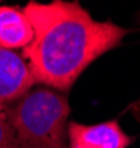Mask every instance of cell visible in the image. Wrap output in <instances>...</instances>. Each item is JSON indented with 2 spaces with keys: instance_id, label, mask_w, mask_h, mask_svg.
I'll return each mask as SVG.
<instances>
[{
  "instance_id": "6da1fadb",
  "label": "cell",
  "mask_w": 140,
  "mask_h": 148,
  "mask_svg": "<svg viewBox=\"0 0 140 148\" xmlns=\"http://www.w3.org/2000/svg\"><path fill=\"white\" fill-rule=\"evenodd\" d=\"M22 10L34 30L24 59L35 83L56 90L71 89L93 61L128 34L109 21H96L77 2H30Z\"/></svg>"
},
{
  "instance_id": "5b68a950",
  "label": "cell",
  "mask_w": 140,
  "mask_h": 148,
  "mask_svg": "<svg viewBox=\"0 0 140 148\" xmlns=\"http://www.w3.org/2000/svg\"><path fill=\"white\" fill-rule=\"evenodd\" d=\"M34 39V30L22 9L0 6V47L25 49Z\"/></svg>"
},
{
  "instance_id": "8992f818",
  "label": "cell",
  "mask_w": 140,
  "mask_h": 148,
  "mask_svg": "<svg viewBox=\"0 0 140 148\" xmlns=\"http://www.w3.org/2000/svg\"><path fill=\"white\" fill-rule=\"evenodd\" d=\"M0 148H18L15 135L12 132L5 107H0Z\"/></svg>"
},
{
  "instance_id": "7a4b0ae2",
  "label": "cell",
  "mask_w": 140,
  "mask_h": 148,
  "mask_svg": "<svg viewBox=\"0 0 140 148\" xmlns=\"http://www.w3.org/2000/svg\"><path fill=\"white\" fill-rule=\"evenodd\" d=\"M18 148H68L69 102L52 89H31L5 107Z\"/></svg>"
},
{
  "instance_id": "3957f363",
  "label": "cell",
  "mask_w": 140,
  "mask_h": 148,
  "mask_svg": "<svg viewBox=\"0 0 140 148\" xmlns=\"http://www.w3.org/2000/svg\"><path fill=\"white\" fill-rule=\"evenodd\" d=\"M133 142L118 121L97 125L68 123V148H127Z\"/></svg>"
},
{
  "instance_id": "277c9868",
  "label": "cell",
  "mask_w": 140,
  "mask_h": 148,
  "mask_svg": "<svg viewBox=\"0 0 140 148\" xmlns=\"http://www.w3.org/2000/svg\"><path fill=\"white\" fill-rule=\"evenodd\" d=\"M35 84L28 62L19 53L0 47V107L22 98Z\"/></svg>"
}]
</instances>
